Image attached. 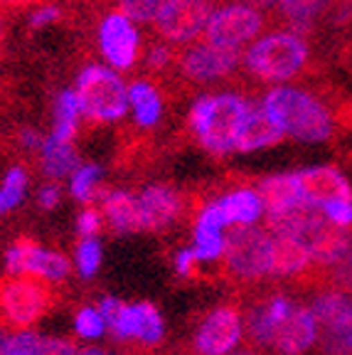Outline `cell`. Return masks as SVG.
Instances as JSON below:
<instances>
[{
	"mask_svg": "<svg viewBox=\"0 0 352 355\" xmlns=\"http://www.w3.org/2000/svg\"><path fill=\"white\" fill-rule=\"evenodd\" d=\"M261 106L283 131V136H291L293 141L325 144L335 133V114L310 89L279 84L266 92Z\"/></svg>",
	"mask_w": 352,
	"mask_h": 355,
	"instance_id": "1",
	"label": "cell"
},
{
	"mask_svg": "<svg viewBox=\"0 0 352 355\" xmlns=\"http://www.w3.org/2000/svg\"><path fill=\"white\" fill-rule=\"evenodd\" d=\"M252 101L237 92L200 96L190 109V128L207 153L227 155L237 150L239 128Z\"/></svg>",
	"mask_w": 352,
	"mask_h": 355,
	"instance_id": "2",
	"label": "cell"
},
{
	"mask_svg": "<svg viewBox=\"0 0 352 355\" xmlns=\"http://www.w3.org/2000/svg\"><path fill=\"white\" fill-rule=\"evenodd\" d=\"M310 50L306 37L293 30H271L256 37L244 52V67L266 84H288L308 67Z\"/></svg>",
	"mask_w": 352,
	"mask_h": 355,
	"instance_id": "3",
	"label": "cell"
},
{
	"mask_svg": "<svg viewBox=\"0 0 352 355\" xmlns=\"http://www.w3.org/2000/svg\"><path fill=\"white\" fill-rule=\"evenodd\" d=\"M77 99L82 116L94 123H111L128 111V87L123 79L101 64L84 67L77 77Z\"/></svg>",
	"mask_w": 352,
	"mask_h": 355,
	"instance_id": "4",
	"label": "cell"
},
{
	"mask_svg": "<svg viewBox=\"0 0 352 355\" xmlns=\"http://www.w3.org/2000/svg\"><path fill=\"white\" fill-rule=\"evenodd\" d=\"M55 306V294L44 279L6 277L0 279V326L25 331Z\"/></svg>",
	"mask_w": 352,
	"mask_h": 355,
	"instance_id": "5",
	"label": "cell"
},
{
	"mask_svg": "<svg viewBox=\"0 0 352 355\" xmlns=\"http://www.w3.org/2000/svg\"><path fill=\"white\" fill-rule=\"evenodd\" d=\"M271 269V232L256 225L231 227L225 247V272L244 284L261 282Z\"/></svg>",
	"mask_w": 352,
	"mask_h": 355,
	"instance_id": "6",
	"label": "cell"
},
{
	"mask_svg": "<svg viewBox=\"0 0 352 355\" xmlns=\"http://www.w3.org/2000/svg\"><path fill=\"white\" fill-rule=\"evenodd\" d=\"M310 311L320 326V355H352V291L320 288L310 301Z\"/></svg>",
	"mask_w": 352,
	"mask_h": 355,
	"instance_id": "7",
	"label": "cell"
},
{
	"mask_svg": "<svg viewBox=\"0 0 352 355\" xmlns=\"http://www.w3.org/2000/svg\"><path fill=\"white\" fill-rule=\"evenodd\" d=\"M96 309L101 311L106 328L118 340H136V343L153 348L166 336V321L160 316V311L148 301L123 304L114 296H106Z\"/></svg>",
	"mask_w": 352,
	"mask_h": 355,
	"instance_id": "8",
	"label": "cell"
},
{
	"mask_svg": "<svg viewBox=\"0 0 352 355\" xmlns=\"http://www.w3.org/2000/svg\"><path fill=\"white\" fill-rule=\"evenodd\" d=\"M264 25L266 17L259 8L247 6V3H231V6L215 8L202 35L204 42L209 44L242 50L247 42L259 37Z\"/></svg>",
	"mask_w": 352,
	"mask_h": 355,
	"instance_id": "9",
	"label": "cell"
},
{
	"mask_svg": "<svg viewBox=\"0 0 352 355\" xmlns=\"http://www.w3.org/2000/svg\"><path fill=\"white\" fill-rule=\"evenodd\" d=\"M177 69L185 79L195 84H209L234 74L239 64H244V52L231 47H217V44L200 42L187 47L175 57Z\"/></svg>",
	"mask_w": 352,
	"mask_h": 355,
	"instance_id": "10",
	"label": "cell"
},
{
	"mask_svg": "<svg viewBox=\"0 0 352 355\" xmlns=\"http://www.w3.org/2000/svg\"><path fill=\"white\" fill-rule=\"evenodd\" d=\"M244 338L242 311L234 304L217 306L200 321L193 348L197 355H229Z\"/></svg>",
	"mask_w": 352,
	"mask_h": 355,
	"instance_id": "11",
	"label": "cell"
},
{
	"mask_svg": "<svg viewBox=\"0 0 352 355\" xmlns=\"http://www.w3.org/2000/svg\"><path fill=\"white\" fill-rule=\"evenodd\" d=\"M6 269L12 277L28 274V277H37L44 279V282H62V279L69 277L72 264L60 252L42 250L30 237H20L6 252Z\"/></svg>",
	"mask_w": 352,
	"mask_h": 355,
	"instance_id": "12",
	"label": "cell"
},
{
	"mask_svg": "<svg viewBox=\"0 0 352 355\" xmlns=\"http://www.w3.org/2000/svg\"><path fill=\"white\" fill-rule=\"evenodd\" d=\"M212 12V0H175L155 22V30L168 44H187L204 33Z\"/></svg>",
	"mask_w": 352,
	"mask_h": 355,
	"instance_id": "13",
	"label": "cell"
},
{
	"mask_svg": "<svg viewBox=\"0 0 352 355\" xmlns=\"http://www.w3.org/2000/svg\"><path fill=\"white\" fill-rule=\"evenodd\" d=\"M99 47L111 67L131 69L141 50V35L131 17H126L121 10L106 15L99 28Z\"/></svg>",
	"mask_w": 352,
	"mask_h": 355,
	"instance_id": "14",
	"label": "cell"
},
{
	"mask_svg": "<svg viewBox=\"0 0 352 355\" xmlns=\"http://www.w3.org/2000/svg\"><path fill=\"white\" fill-rule=\"evenodd\" d=\"M141 210V232H160L185 212V198L168 183H153L136 195Z\"/></svg>",
	"mask_w": 352,
	"mask_h": 355,
	"instance_id": "15",
	"label": "cell"
},
{
	"mask_svg": "<svg viewBox=\"0 0 352 355\" xmlns=\"http://www.w3.org/2000/svg\"><path fill=\"white\" fill-rule=\"evenodd\" d=\"M320 338V326L315 321L310 306L296 304L283 323H279L271 338V348L276 355H303L308 353Z\"/></svg>",
	"mask_w": 352,
	"mask_h": 355,
	"instance_id": "16",
	"label": "cell"
},
{
	"mask_svg": "<svg viewBox=\"0 0 352 355\" xmlns=\"http://www.w3.org/2000/svg\"><path fill=\"white\" fill-rule=\"evenodd\" d=\"M296 309V301L286 294H269L266 299L256 301L244 316V333L254 345L259 348H271V338L279 323L288 318V313Z\"/></svg>",
	"mask_w": 352,
	"mask_h": 355,
	"instance_id": "17",
	"label": "cell"
},
{
	"mask_svg": "<svg viewBox=\"0 0 352 355\" xmlns=\"http://www.w3.org/2000/svg\"><path fill=\"white\" fill-rule=\"evenodd\" d=\"M298 183H301L303 198L308 200L310 205L323 207L325 202L333 200L350 198L352 200V183L347 175L335 166H310L296 173Z\"/></svg>",
	"mask_w": 352,
	"mask_h": 355,
	"instance_id": "18",
	"label": "cell"
},
{
	"mask_svg": "<svg viewBox=\"0 0 352 355\" xmlns=\"http://www.w3.org/2000/svg\"><path fill=\"white\" fill-rule=\"evenodd\" d=\"M313 254L308 244L298 237L271 232V279H296L313 266Z\"/></svg>",
	"mask_w": 352,
	"mask_h": 355,
	"instance_id": "19",
	"label": "cell"
},
{
	"mask_svg": "<svg viewBox=\"0 0 352 355\" xmlns=\"http://www.w3.org/2000/svg\"><path fill=\"white\" fill-rule=\"evenodd\" d=\"M212 207L225 222V227L256 225L266 215V205L256 188H237L222 198L212 200Z\"/></svg>",
	"mask_w": 352,
	"mask_h": 355,
	"instance_id": "20",
	"label": "cell"
},
{
	"mask_svg": "<svg viewBox=\"0 0 352 355\" xmlns=\"http://www.w3.org/2000/svg\"><path fill=\"white\" fill-rule=\"evenodd\" d=\"M303 242L308 244L315 264L325 269V266L335 264L342 254H347L352 250V232L345 227H337V225H333L331 220L323 217Z\"/></svg>",
	"mask_w": 352,
	"mask_h": 355,
	"instance_id": "21",
	"label": "cell"
},
{
	"mask_svg": "<svg viewBox=\"0 0 352 355\" xmlns=\"http://www.w3.org/2000/svg\"><path fill=\"white\" fill-rule=\"evenodd\" d=\"M286 139L283 131L274 123V119L266 114V109L261 104H252L244 116V123L239 128L237 139V150L239 153H252V150L271 148V146L281 144Z\"/></svg>",
	"mask_w": 352,
	"mask_h": 355,
	"instance_id": "22",
	"label": "cell"
},
{
	"mask_svg": "<svg viewBox=\"0 0 352 355\" xmlns=\"http://www.w3.org/2000/svg\"><path fill=\"white\" fill-rule=\"evenodd\" d=\"M101 210L109 222V230L116 234L141 232V210H138V198L126 190H99Z\"/></svg>",
	"mask_w": 352,
	"mask_h": 355,
	"instance_id": "23",
	"label": "cell"
},
{
	"mask_svg": "<svg viewBox=\"0 0 352 355\" xmlns=\"http://www.w3.org/2000/svg\"><path fill=\"white\" fill-rule=\"evenodd\" d=\"M225 222L220 220V215L215 212L212 202L200 210L197 222H195V244L193 252L197 257V261H215L220 257H225L227 237H225Z\"/></svg>",
	"mask_w": 352,
	"mask_h": 355,
	"instance_id": "24",
	"label": "cell"
},
{
	"mask_svg": "<svg viewBox=\"0 0 352 355\" xmlns=\"http://www.w3.org/2000/svg\"><path fill=\"white\" fill-rule=\"evenodd\" d=\"M256 190H259L261 200H264L266 212L286 210V207H293L298 202H308V200L303 198L296 173H279V175L264 178Z\"/></svg>",
	"mask_w": 352,
	"mask_h": 355,
	"instance_id": "25",
	"label": "cell"
},
{
	"mask_svg": "<svg viewBox=\"0 0 352 355\" xmlns=\"http://www.w3.org/2000/svg\"><path fill=\"white\" fill-rule=\"evenodd\" d=\"M333 0H279V15L288 22V30L298 35H306L313 22L331 8Z\"/></svg>",
	"mask_w": 352,
	"mask_h": 355,
	"instance_id": "26",
	"label": "cell"
},
{
	"mask_svg": "<svg viewBox=\"0 0 352 355\" xmlns=\"http://www.w3.org/2000/svg\"><path fill=\"white\" fill-rule=\"evenodd\" d=\"M128 101L133 106V119L138 126H155L163 114V99L158 89L146 79H138L128 87Z\"/></svg>",
	"mask_w": 352,
	"mask_h": 355,
	"instance_id": "27",
	"label": "cell"
},
{
	"mask_svg": "<svg viewBox=\"0 0 352 355\" xmlns=\"http://www.w3.org/2000/svg\"><path fill=\"white\" fill-rule=\"evenodd\" d=\"M42 171L47 178H64L67 173L77 171V150L72 148V144H62V141L47 136L42 144Z\"/></svg>",
	"mask_w": 352,
	"mask_h": 355,
	"instance_id": "28",
	"label": "cell"
},
{
	"mask_svg": "<svg viewBox=\"0 0 352 355\" xmlns=\"http://www.w3.org/2000/svg\"><path fill=\"white\" fill-rule=\"evenodd\" d=\"M79 99L77 92H62L57 96L55 104V128H52V139L62 141V144H72L77 136V119H79Z\"/></svg>",
	"mask_w": 352,
	"mask_h": 355,
	"instance_id": "29",
	"label": "cell"
},
{
	"mask_svg": "<svg viewBox=\"0 0 352 355\" xmlns=\"http://www.w3.org/2000/svg\"><path fill=\"white\" fill-rule=\"evenodd\" d=\"M175 0H118V10L136 22H158Z\"/></svg>",
	"mask_w": 352,
	"mask_h": 355,
	"instance_id": "30",
	"label": "cell"
},
{
	"mask_svg": "<svg viewBox=\"0 0 352 355\" xmlns=\"http://www.w3.org/2000/svg\"><path fill=\"white\" fill-rule=\"evenodd\" d=\"M25 188H28V173H25V168H10L3 185H0V215H6L12 207L20 205L22 198H25Z\"/></svg>",
	"mask_w": 352,
	"mask_h": 355,
	"instance_id": "31",
	"label": "cell"
},
{
	"mask_svg": "<svg viewBox=\"0 0 352 355\" xmlns=\"http://www.w3.org/2000/svg\"><path fill=\"white\" fill-rule=\"evenodd\" d=\"M44 340L47 338H42V336H37L33 331H12L3 338L0 355H42Z\"/></svg>",
	"mask_w": 352,
	"mask_h": 355,
	"instance_id": "32",
	"label": "cell"
},
{
	"mask_svg": "<svg viewBox=\"0 0 352 355\" xmlns=\"http://www.w3.org/2000/svg\"><path fill=\"white\" fill-rule=\"evenodd\" d=\"M101 168L99 166H82L72 173V183H69V190H72L74 200L79 202H91L96 198V183H99Z\"/></svg>",
	"mask_w": 352,
	"mask_h": 355,
	"instance_id": "33",
	"label": "cell"
},
{
	"mask_svg": "<svg viewBox=\"0 0 352 355\" xmlns=\"http://www.w3.org/2000/svg\"><path fill=\"white\" fill-rule=\"evenodd\" d=\"M74 331L87 340L101 338L106 331V321H104V316H101V311L91 309V306H84L77 313V318H74Z\"/></svg>",
	"mask_w": 352,
	"mask_h": 355,
	"instance_id": "34",
	"label": "cell"
},
{
	"mask_svg": "<svg viewBox=\"0 0 352 355\" xmlns=\"http://www.w3.org/2000/svg\"><path fill=\"white\" fill-rule=\"evenodd\" d=\"M101 266V244L96 237H84L77 247V269L82 277H94Z\"/></svg>",
	"mask_w": 352,
	"mask_h": 355,
	"instance_id": "35",
	"label": "cell"
},
{
	"mask_svg": "<svg viewBox=\"0 0 352 355\" xmlns=\"http://www.w3.org/2000/svg\"><path fill=\"white\" fill-rule=\"evenodd\" d=\"M325 274H328V284L342 291H352V250L347 254H342L335 264L325 266Z\"/></svg>",
	"mask_w": 352,
	"mask_h": 355,
	"instance_id": "36",
	"label": "cell"
},
{
	"mask_svg": "<svg viewBox=\"0 0 352 355\" xmlns=\"http://www.w3.org/2000/svg\"><path fill=\"white\" fill-rule=\"evenodd\" d=\"M320 212L325 215V220H331L337 227H345V230L352 227V200L350 198L325 202V205L320 207Z\"/></svg>",
	"mask_w": 352,
	"mask_h": 355,
	"instance_id": "37",
	"label": "cell"
},
{
	"mask_svg": "<svg viewBox=\"0 0 352 355\" xmlns=\"http://www.w3.org/2000/svg\"><path fill=\"white\" fill-rule=\"evenodd\" d=\"M146 64H148V69H153V72L166 69L168 64H175V55H173L170 44L168 42L153 44L148 50V57H146Z\"/></svg>",
	"mask_w": 352,
	"mask_h": 355,
	"instance_id": "38",
	"label": "cell"
},
{
	"mask_svg": "<svg viewBox=\"0 0 352 355\" xmlns=\"http://www.w3.org/2000/svg\"><path fill=\"white\" fill-rule=\"evenodd\" d=\"M77 230L82 237H96L101 230V212L96 207H87V210L79 215Z\"/></svg>",
	"mask_w": 352,
	"mask_h": 355,
	"instance_id": "39",
	"label": "cell"
},
{
	"mask_svg": "<svg viewBox=\"0 0 352 355\" xmlns=\"http://www.w3.org/2000/svg\"><path fill=\"white\" fill-rule=\"evenodd\" d=\"M62 17V10L57 6H42L30 15V28L33 30H42L52 22H57Z\"/></svg>",
	"mask_w": 352,
	"mask_h": 355,
	"instance_id": "40",
	"label": "cell"
},
{
	"mask_svg": "<svg viewBox=\"0 0 352 355\" xmlns=\"http://www.w3.org/2000/svg\"><path fill=\"white\" fill-rule=\"evenodd\" d=\"M195 266H197V257H195L193 250L177 252V257H175V272L180 274V277H193Z\"/></svg>",
	"mask_w": 352,
	"mask_h": 355,
	"instance_id": "41",
	"label": "cell"
},
{
	"mask_svg": "<svg viewBox=\"0 0 352 355\" xmlns=\"http://www.w3.org/2000/svg\"><path fill=\"white\" fill-rule=\"evenodd\" d=\"M60 198H62V190H60V185L57 183H52V185H44L42 190H39V205L44 207V210H52V207H57V202H60Z\"/></svg>",
	"mask_w": 352,
	"mask_h": 355,
	"instance_id": "42",
	"label": "cell"
},
{
	"mask_svg": "<svg viewBox=\"0 0 352 355\" xmlns=\"http://www.w3.org/2000/svg\"><path fill=\"white\" fill-rule=\"evenodd\" d=\"M20 136H22L20 141H22V144H25V146H28V148H33V150L42 148L44 139H39V136H37V133H35V131H28V128H25V131H22Z\"/></svg>",
	"mask_w": 352,
	"mask_h": 355,
	"instance_id": "43",
	"label": "cell"
},
{
	"mask_svg": "<svg viewBox=\"0 0 352 355\" xmlns=\"http://www.w3.org/2000/svg\"><path fill=\"white\" fill-rule=\"evenodd\" d=\"M33 3H37V0H0V8H28L33 6Z\"/></svg>",
	"mask_w": 352,
	"mask_h": 355,
	"instance_id": "44",
	"label": "cell"
},
{
	"mask_svg": "<svg viewBox=\"0 0 352 355\" xmlns=\"http://www.w3.org/2000/svg\"><path fill=\"white\" fill-rule=\"evenodd\" d=\"M247 6H254V8H274L279 6V0H247Z\"/></svg>",
	"mask_w": 352,
	"mask_h": 355,
	"instance_id": "45",
	"label": "cell"
},
{
	"mask_svg": "<svg viewBox=\"0 0 352 355\" xmlns=\"http://www.w3.org/2000/svg\"><path fill=\"white\" fill-rule=\"evenodd\" d=\"M77 355H114L109 350H101V348H79Z\"/></svg>",
	"mask_w": 352,
	"mask_h": 355,
	"instance_id": "46",
	"label": "cell"
},
{
	"mask_svg": "<svg viewBox=\"0 0 352 355\" xmlns=\"http://www.w3.org/2000/svg\"><path fill=\"white\" fill-rule=\"evenodd\" d=\"M234 355H254V353H234Z\"/></svg>",
	"mask_w": 352,
	"mask_h": 355,
	"instance_id": "47",
	"label": "cell"
},
{
	"mask_svg": "<svg viewBox=\"0 0 352 355\" xmlns=\"http://www.w3.org/2000/svg\"><path fill=\"white\" fill-rule=\"evenodd\" d=\"M0 345H3V333H0Z\"/></svg>",
	"mask_w": 352,
	"mask_h": 355,
	"instance_id": "48",
	"label": "cell"
}]
</instances>
